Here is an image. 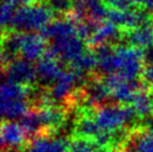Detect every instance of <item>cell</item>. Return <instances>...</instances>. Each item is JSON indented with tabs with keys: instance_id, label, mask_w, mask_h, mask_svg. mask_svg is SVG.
Instances as JSON below:
<instances>
[{
	"instance_id": "1",
	"label": "cell",
	"mask_w": 153,
	"mask_h": 152,
	"mask_svg": "<svg viewBox=\"0 0 153 152\" xmlns=\"http://www.w3.org/2000/svg\"><path fill=\"white\" fill-rule=\"evenodd\" d=\"M55 13L47 4H36L22 6L16 10L9 30L19 33H34L42 30L54 20Z\"/></svg>"
},
{
	"instance_id": "2",
	"label": "cell",
	"mask_w": 153,
	"mask_h": 152,
	"mask_svg": "<svg viewBox=\"0 0 153 152\" xmlns=\"http://www.w3.org/2000/svg\"><path fill=\"white\" fill-rule=\"evenodd\" d=\"M94 120L103 131L113 132L126 127V124H136L137 118L131 104H104L93 111Z\"/></svg>"
},
{
	"instance_id": "3",
	"label": "cell",
	"mask_w": 153,
	"mask_h": 152,
	"mask_svg": "<svg viewBox=\"0 0 153 152\" xmlns=\"http://www.w3.org/2000/svg\"><path fill=\"white\" fill-rule=\"evenodd\" d=\"M88 49L89 47L85 40H83L78 35H72L51 40L47 51L67 67Z\"/></svg>"
},
{
	"instance_id": "4",
	"label": "cell",
	"mask_w": 153,
	"mask_h": 152,
	"mask_svg": "<svg viewBox=\"0 0 153 152\" xmlns=\"http://www.w3.org/2000/svg\"><path fill=\"white\" fill-rule=\"evenodd\" d=\"M2 75L4 80H13L17 84L26 86H35L37 82L36 65L22 57L15 59L7 66L2 67Z\"/></svg>"
},
{
	"instance_id": "5",
	"label": "cell",
	"mask_w": 153,
	"mask_h": 152,
	"mask_svg": "<svg viewBox=\"0 0 153 152\" xmlns=\"http://www.w3.org/2000/svg\"><path fill=\"white\" fill-rule=\"evenodd\" d=\"M28 136L20 124L15 121L4 120L1 124V144L2 151L25 150L29 144Z\"/></svg>"
},
{
	"instance_id": "6",
	"label": "cell",
	"mask_w": 153,
	"mask_h": 152,
	"mask_svg": "<svg viewBox=\"0 0 153 152\" xmlns=\"http://www.w3.org/2000/svg\"><path fill=\"white\" fill-rule=\"evenodd\" d=\"M64 67L66 66L60 60L46 51L45 55L37 60V80L43 84V87H49L64 73Z\"/></svg>"
},
{
	"instance_id": "7",
	"label": "cell",
	"mask_w": 153,
	"mask_h": 152,
	"mask_svg": "<svg viewBox=\"0 0 153 152\" xmlns=\"http://www.w3.org/2000/svg\"><path fill=\"white\" fill-rule=\"evenodd\" d=\"M39 112L44 127L47 130L48 134L53 136L66 122L68 110L63 105L51 104L36 107Z\"/></svg>"
},
{
	"instance_id": "8",
	"label": "cell",
	"mask_w": 153,
	"mask_h": 152,
	"mask_svg": "<svg viewBox=\"0 0 153 152\" xmlns=\"http://www.w3.org/2000/svg\"><path fill=\"white\" fill-rule=\"evenodd\" d=\"M47 40L40 34L22 33L20 42V57L36 62L42 58L47 51Z\"/></svg>"
},
{
	"instance_id": "9",
	"label": "cell",
	"mask_w": 153,
	"mask_h": 152,
	"mask_svg": "<svg viewBox=\"0 0 153 152\" xmlns=\"http://www.w3.org/2000/svg\"><path fill=\"white\" fill-rule=\"evenodd\" d=\"M123 36L121 45L136 47L140 49H145L153 46V24L145 25L134 29H122Z\"/></svg>"
},
{
	"instance_id": "10",
	"label": "cell",
	"mask_w": 153,
	"mask_h": 152,
	"mask_svg": "<svg viewBox=\"0 0 153 152\" xmlns=\"http://www.w3.org/2000/svg\"><path fill=\"white\" fill-rule=\"evenodd\" d=\"M134 109L137 118L143 121L153 115V92L149 89H140L134 94L130 102Z\"/></svg>"
},
{
	"instance_id": "11",
	"label": "cell",
	"mask_w": 153,
	"mask_h": 152,
	"mask_svg": "<svg viewBox=\"0 0 153 152\" xmlns=\"http://www.w3.org/2000/svg\"><path fill=\"white\" fill-rule=\"evenodd\" d=\"M28 152H69L68 140L42 136L33 140L28 147Z\"/></svg>"
},
{
	"instance_id": "12",
	"label": "cell",
	"mask_w": 153,
	"mask_h": 152,
	"mask_svg": "<svg viewBox=\"0 0 153 152\" xmlns=\"http://www.w3.org/2000/svg\"><path fill=\"white\" fill-rule=\"evenodd\" d=\"M30 101L26 98H13V100H1V113L4 120L13 121L22 115L30 109Z\"/></svg>"
},
{
	"instance_id": "13",
	"label": "cell",
	"mask_w": 153,
	"mask_h": 152,
	"mask_svg": "<svg viewBox=\"0 0 153 152\" xmlns=\"http://www.w3.org/2000/svg\"><path fill=\"white\" fill-rule=\"evenodd\" d=\"M85 8L87 19L103 22L107 19L108 7L104 0H85Z\"/></svg>"
},
{
	"instance_id": "14",
	"label": "cell",
	"mask_w": 153,
	"mask_h": 152,
	"mask_svg": "<svg viewBox=\"0 0 153 152\" xmlns=\"http://www.w3.org/2000/svg\"><path fill=\"white\" fill-rule=\"evenodd\" d=\"M39 2L47 4L57 16H66L73 13V0H40Z\"/></svg>"
},
{
	"instance_id": "15",
	"label": "cell",
	"mask_w": 153,
	"mask_h": 152,
	"mask_svg": "<svg viewBox=\"0 0 153 152\" xmlns=\"http://www.w3.org/2000/svg\"><path fill=\"white\" fill-rule=\"evenodd\" d=\"M15 6L7 2H2V8H1V27L2 31L9 30L11 22H13V16H15Z\"/></svg>"
},
{
	"instance_id": "16",
	"label": "cell",
	"mask_w": 153,
	"mask_h": 152,
	"mask_svg": "<svg viewBox=\"0 0 153 152\" xmlns=\"http://www.w3.org/2000/svg\"><path fill=\"white\" fill-rule=\"evenodd\" d=\"M104 2L110 9H116V10H128L134 7V4L131 0H104Z\"/></svg>"
},
{
	"instance_id": "17",
	"label": "cell",
	"mask_w": 153,
	"mask_h": 152,
	"mask_svg": "<svg viewBox=\"0 0 153 152\" xmlns=\"http://www.w3.org/2000/svg\"><path fill=\"white\" fill-rule=\"evenodd\" d=\"M144 7L151 10L153 13V0H145L144 1Z\"/></svg>"
},
{
	"instance_id": "18",
	"label": "cell",
	"mask_w": 153,
	"mask_h": 152,
	"mask_svg": "<svg viewBox=\"0 0 153 152\" xmlns=\"http://www.w3.org/2000/svg\"><path fill=\"white\" fill-rule=\"evenodd\" d=\"M2 152H19L18 150H7V151H2Z\"/></svg>"
},
{
	"instance_id": "19",
	"label": "cell",
	"mask_w": 153,
	"mask_h": 152,
	"mask_svg": "<svg viewBox=\"0 0 153 152\" xmlns=\"http://www.w3.org/2000/svg\"><path fill=\"white\" fill-rule=\"evenodd\" d=\"M122 152H130V151H126V150H124V151H122Z\"/></svg>"
}]
</instances>
